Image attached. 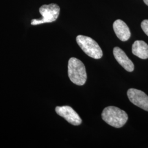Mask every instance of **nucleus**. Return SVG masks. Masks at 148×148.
I'll list each match as a JSON object with an SVG mask.
<instances>
[{
  "instance_id": "nucleus-1",
  "label": "nucleus",
  "mask_w": 148,
  "mask_h": 148,
  "mask_svg": "<svg viewBox=\"0 0 148 148\" xmlns=\"http://www.w3.org/2000/svg\"><path fill=\"white\" fill-rule=\"evenodd\" d=\"M101 117L106 123L115 128L123 127L128 119L125 111L114 106L106 108L102 112Z\"/></svg>"
},
{
  "instance_id": "nucleus-2",
  "label": "nucleus",
  "mask_w": 148,
  "mask_h": 148,
  "mask_svg": "<svg viewBox=\"0 0 148 148\" xmlns=\"http://www.w3.org/2000/svg\"><path fill=\"white\" fill-rule=\"evenodd\" d=\"M68 76L75 85L82 86L87 80V73L84 63L78 59L72 57L68 62Z\"/></svg>"
},
{
  "instance_id": "nucleus-3",
  "label": "nucleus",
  "mask_w": 148,
  "mask_h": 148,
  "mask_svg": "<svg viewBox=\"0 0 148 148\" xmlns=\"http://www.w3.org/2000/svg\"><path fill=\"white\" fill-rule=\"evenodd\" d=\"M76 42L82 51L90 57L98 59L103 57L101 48L92 38L84 35H78L76 37Z\"/></svg>"
},
{
  "instance_id": "nucleus-4",
  "label": "nucleus",
  "mask_w": 148,
  "mask_h": 148,
  "mask_svg": "<svg viewBox=\"0 0 148 148\" xmlns=\"http://www.w3.org/2000/svg\"><path fill=\"white\" fill-rule=\"evenodd\" d=\"M39 12L42 16V18L39 19H32L31 21V24L32 25L56 21L58 19L60 13V7L55 3L44 5L39 8Z\"/></svg>"
},
{
  "instance_id": "nucleus-5",
  "label": "nucleus",
  "mask_w": 148,
  "mask_h": 148,
  "mask_svg": "<svg viewBox=\"0 0 148 148\" xmlns=\"http://www.w3.org/2000/svg\"><path fill=\"white\" fill-rule=\"evenodd\" d=\"M129 100L134 105L148 111V96L140 90L130 88L127 91Z\"/></svg>"
},
{
  "instance_id": "nucleus-6",
  "label": "nucleus",
  "mask_w": 148,
  "mask_h": 148,
  "mask_svg": "<svg viewBox=\"0 0 148 148\" xmlns=\"http://www.w3.org/2000/svg\"><path fill=\"white\" fill-rule=\"evenodd\" d=\"M55 110L58 115L63 117L73 125L78 126L82 122V120L79 114L71 106H57Z\"/></svg>"
},
{
  "instance_id": "nucleus-7",
  "label": "nucleus",
  "mask_w": 148,
  "mask_h": 148,
  "mask_svg": "<svg viewBox=\"0 0 148 148\" xmlns=\"http://www.w3.org/2000/svg\"><path fill=\"white\" fill-rule=\"evenodd\" d=\"M115 58L122 66L128 72H132L134 69L132 62L129 59L125 52L120 48L116 47L113 49Z\"/></svg>"
},
{
  "instance_id": "nucleus-8",
  "label": "nucleus",
  "mask_w": 148,
  "mask_h": 148,
  "mask_svg": "<svg viewBox=\"0 0 148 148\" xmlns=\"http://www.w3.org/2000/svg\"><path fill=\"white\" fill-rule=\"evenodd\" d=\"M115 33L122 41H126L131 37V32L127 24L120 19H117L113 24Z\"/></svg>"
},
{
  "instance_id": "nucleus-9",
  "label": "nucleus",
  "mask_w": 148,
  "mask_h": 148,
  "mask_svg": "<svg viewBox=\"0 0 148 148\" xmlns=\"http://www.w3.org/2000/svg\"><path fill=\"white\" fill-rule=\"evenodd\" d=\"M132 53L139 58H148V45L146 42L141 40L136 41L132 47Z\"/></svg>"
},
{
  "instance_id": "nucleus-10",
  "label": "nucleus",
  "mask_w": 148,
  "mask_h": 148,
  "mask_svg": "<svg viewBox=\"0 0 148 148\" xmlns=\"http://www.w3.org/2000/svg\"><path fill=\"white\" fill-rule=\"evenodd\" d=\"M141 27L144 33L148 36V20H144L141 23Z\"/></svg>"
},
{
  "instance_id": "nucleus-11",
  "label": "nucleus",
  "mask_w": 148,
  "mask_h": 148,
  "mask_svg": "<svg viewBox=\"0 0 148 148\" xmlns=\"http://www.w3.org/2000/svg\"><path fill=\"white\" fill-rule=\"evenodd\" d=\"M144 1V2L145 3V5L148 6V0H143Z\"/></svg>"
}]
</instances>
